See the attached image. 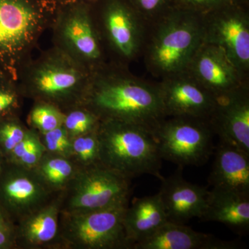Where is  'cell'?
<instances>
[{
    "instance_id": "cell-1",
    "label": "cell",
    "mask_w": 249,
    "mask_h": 249,
    "mask_svg": "<svg viewBox=\"0 0 249 249\" xmlns=\"http://www.w3.org/2000/svg\"><path fill=\"white\" fill-rule=\"evenodd\" d=\"M93 112L101 121L116 120L155 129L165 119L158 84L134 77L98 80L89 96Z\"/></svg>"
},
{
    "instance_id": "cell-2",
    "label": "cell",
    "mask_w": 249,
    "mask_h": 249,
    "mask_svg": "<svg viewBox=\"0 0 249 249\" xmlns=\"http://www.w3.org/2000/svg\"><path fill=\"white\" fill-rule=\"evenodd\" d=\"M100 162L129 178L150 175L161 179L158 142L151 129L116 120H100L96 129Z\"/></svg>"
},
{
    "instance_id": "cell-3",
    "label": "cell",
    "mask_w": 249,
    "mask_h": 249,
    "mask_svg": "<svg viewBox=\"0 0 249 249\" xmlns=\"http://www.w3.org/2000/svg\"><path fill=\"white\" fill-rule=\"evenodd\" d=\"M147 45V66L156 76H170L186 70L204 40L202 15L173 7L155 19Z\"/></svg>"
},
{
    "instance_id": "cell-4",
    "label": "cell",
    "mask_w": 249,
    "mask_h": 249,
    "mask_svg": "<svg viewBox=\"0 0 249 249\" xmlns=\"http://www.w3.org/2000/svg\"><path fill=\"white\" fill-rule=\"evenodd\" d=\"M170 117H165L155 131L162 160L183 168L206 163L213 150L214 132L208 121L186 116Z\"/></svg>"
},
{
    "instance_id": "cell-5",
    "label": "cell",
    "mask_w": 249,
    "mask_h": 249,
    "mask_svg": "<svg viewBox=\"0 0 249 249\" xmlns=\"http://www.w3.org/2000/svg\"><path fill=\"white\" fill-rule=\"evenodd\" d=\"M127 204L97 211L66 213L62 237L85 249H131L124 225Z\"/></svg>"
},
{
    "instance_id": "cell-6",
    "label": "cell",
    "mask_w": 249,
    "mask_h": 249,
    "mask_svg": "<svg viewBox=\"0 0 249 249\" xmlns=\"http://www.w3.org/2000/svg\"><path fill=\"white\" fill-rule=\"evenodd\" d=\"M247 6L228 5L202 15L203 42L222 49L245 78L249 70V15Z\"/></svg>"
},
{
    "instance_id": "cell-7",
    "label": "cell",
    "mask_w": 249,
    "mask_h": 249,
    "mask_svg": "<svg viewBox=\"0 0 249 249\" xmlns=\"http://www.w3.org/2000/svg\"><path fill=\"white\" fill-rule=\"evenodd\" d=\"M67 213H83L127 204L129 178L99 164L82 168L71 178Z\"/></svg>"
},
{
    "instance_id": "cell-8",
    "label": "cell",
    "mask_w": 249,
    "mask_h": 249,
    "mask_svg": "<svg viewBox=\"0 0 249 249\" xmlns=\"http://www.w3.org/2000/svg\"><path fill=\"white\" fill-rule=\"evenodd\" d=\"M50 0H0V71L13 60L35 34Z\"/></svg>"
},
{
    "instance_id": "cell-9",
    "label": "cell",
    "mask_w": 249,
    "mask_h": 249,
    "mask_svg": "<svg viewBox=\"0 0 249 249\" xmlns=\"http://www.w3.org/2000/svg\"><path fill=\"white\" fill-rule=\"evenodd\" d=\"M158 87L165 117L186 116L209 120L216 97L186 70L164 77Z\"/></svg>"
},
{
    "instance_id": "cell-10",
    "label": "cell",
    "mask_w": 249,
    "mask_h": 249,
    "mask_svg": "<svg viewBox=\"0 0 249 249\" xmlns=\"http://www.w3.org/2000/svg\"><path fill=\"white\" fill-rule=\"evenodd\" d=\"M186 71L216 98L247 85L225 53L217 46L203 42Z\"/></svg>"
},
{
    "instance_id": "cell-11",
    "label": "cell",
    "mask_w": 249,
    "mask_h": 249,
    "mask_svg": "<svg viewBox=\"0 0 249 249\" xmlns=\"http://www.w3.org/2000/svg\"><path fill=\"white\" fill-rule=\"evenodd\" d=\"M208 122L220 142L249 155V93L248 85L216 98Z\"/></svg>"
},
{
    "instance_id": "cell-12",
    "label": "cell",
    "mask_w": 249,
    "mask_h": 249,
    "mask_svg": "<svg viewBox=\"0 0 249 249\" xmlns=\"http://www.w3.org/2000/svg\"><path fill=\"white\" fill-rule=\"evenodd\" d=\"M183 167L168 178H161L159 195L168 222L185 224L194 217L201 219L206 210L209 191L204 187L186 181Z\"/></svg>"
},
{
    "instance_id": "cell-13",
    "label": "cell",
    "mask_w": 249,
    "mask_h": 249,
    "mask_svg": "<svg viewBox=\"0 0 249 249\" xmlns=\"http://www.w3.org/2000/svg\"><path fill=\"white\" fill-rule=\"evenodd\" d=\"M103 15L111 43L123 56L138 53L143 37V19L127 0H103Z\"/></svg>"
},
{
    "instance_id": "cell-14",
    "label": "cell",
    "mask_w": 249,
    "mask_h": 249,
    "mask_svg": "<svg viewBox=\"0 0 249 249\" xmlns=\"http://www.w3.org/2000/svg\"><path fill=\"white\" fill-rule=\"evenodd\" d=\"M16 165L3 183L2 194L11 209L24 218L46 205L51 189L34 168Z\"/></svg>"
},
{
    "instance_id": "cell-15",
    "label": "cell",
    "mask_w": 249,
    "mask_h": 249,
    "mask_svg": "<svg viewBox=\"0 0 249 249\" xmlns=\"http://www.w3.org/2000/svg\"><path fill=\"white\" fill-rule=\"evenodd\" d=\"M238 245L196 232L185 224L167 222L151 235L134 244V249H232Z\"/></svg>"
},
{
    "instance_id": "cell-16",
    "label": "cell",
    "mask_w": 249,
    "mask_h": 249,
    "mask_svg": "<svg viewBox=\"0 0 249 249\" xmlns=\"http://www.w3.org/2000/svg\"><path fill=\"white\" fill-rule=\"evenodd\" d=\"M209 183L216 189L249 195V155L220 142L215 152Z\"/></svg>"
},
{
    "instance_id": "cell-17",
    "label": "cell",
    "mask_w": 249,
    "mask_h": 249,
    "mask_svg": "<svg viewBox=\"0 0 249 249\" xmlns=\"http://www.w3.org/2000/svg\"><path fill=\"white\" fill-rule=\"evenodd\" d=\"M201 220L222 223L239 234L249 229V195L213 188Z\"/></svg>"
},
{
    "instance_id": "cell-18",
    "label": "cell",
    "mask_w": 249,
    "mask_h": 249,
    "mask_svg": "<svg viewBox=\"0 0 249 249\" xmlns=\"http://www.w3.org/2000/svg\"><path fill=\"white\" fill-rule=\"evenodd\" d=\"M168 222L159 193L136 199L127 207L124 225L131 249Z\"/></svg>"
},
{
    "instance_id": "cell-19",
    "label": "cell",
    "mask_w": 249,
    "mask_h": 249,
    "mask_svg": "<svg viewBox=\"0 0 249 249\" xmlns=\"http://www.w3.org/2000/svg\"><path fill=\"white\" fill-rule=\"evenodd\" d=\"M64 34L67 40L85 58L95 60L101 56L97 37L90 19L87 2L68 3Z\"/></svg>"
},
{
    "instance_id": "cell-20",
    "label": "cell",
    "mask_w": 249,
    "mask_h": 249,
    "mask_svg": "<svg viewBox=\"0 0 249 249\" xmlns=\"http://www.w3.org/2000/svg\"><path fill=\"white\" fill-rule=\"evenodd\" d=\"M58 205L51 204L22 218L18 231L23 247L36 248L53 242L58 235Z\"/></svg>"
},
{
    "instance_id": "cell-21",
    "label": "cell",
    "mask_w": 249,
    "mask_h": 249,
    "mask_svg": "<svg viewBox=\"0 0 249 249\" xmlns=\"http://www.w3.org/2000/svg\"><path fill=\"white\" fill-rule=\"evenodd\" d=\"M79 74L74 69L62 65H49L42 67L34 78L36 89L49 98L64 97L78 85Z\"/></svg>"
},
{
    "instance_id": "cell-22",
    "label": "cell",
    "mask_w": 249,
    "mask_h": 249,
    "mask_svg": "<svg viewBox=\"0 0 249 249\" xmlns=\"http://www.w3.org/2000/svg\"><path fill=\"white\" fill-rule=\"evenodd\" d=\"M34 169L50 189L62 188L76 173L74 165L69 158L53 154L48 156L45 154Z\"/></svg>"
},
{
    "instance_id": "cell-23",
    "label": "cell",
    "mask_w": 249,
    "mask_h": 249,
    "mask_svg": "<svg viewBox=\"0 0 249 249\" xmlns=\"http://www.w3.org/2000/svg\"><path fill=\"white\" fill-rule=\"evenodd\" d=\"M72 156L83 168L101 163L96 130L71 139Z\"/></svg>"
},
{
    "instance_id": "cell-24",
    "label": "cell",
    "mask_w": 249,
    "mask_h": 249,
    "mask_svg": "<svg viewBox=\"0 0 249 249\" xmlns=\"http://www.w3.org/2000/svg\"><path fill=\"white\" fill-rule=\"evenodd\" d=\"M100 119L91 111L76 110L65 116L63 127L71 139L97 129Z\"/></svg>"
},
{
    "instance_id": "cell-25",
    "label": "cell",
    "mask_w": 249,
    "mask_h": 249,
    "mask_svg": "<svg viewBox=\"0 0 249 249\" xmlns=\"http://www.w3.org/2000/svg\"><path fill=\"white\" fill-rule=\"evenodd\" d=\"M65 116L56 107L49 104H41L31 111L30 121L42 134L63 125Z\"/></svg>"
},
{
    "instance_id": "cell-26",
    "label": "cell",
    "mask_w": 249,
    "mask_h": 249,
    "mask_svg": "<svg viewBox=\"0 0 249 249\" xmlns=\"http://www.w3.org/2000/svg\"><path fill=\"white\" fill-rule=\"evenodd\" d=\"M43 135V144L49 153L69 159L72 157L71 139L63 125L46 132Z\"/></svg>"
},
{
    "instance_id": "cell-27",
    "label": "cell",
    "mask_w": 249,
    "mask_h": 249,
    "mask_svg": "<svg viewBox=\"0 0 249 249\" xmlns=\"http://www.w3.org/2000/svg\"><path fill=\"white\" fill-rule=\"evenodd\" d=\"M146 22L158 18L167 10L173 7L175 0H127Z\"/></svg>"
},
{
    "instance_id": "cell-28",
    "label": "cell",
    "mask_w": 249,
    "mask_h": 249,
    "mask_svg": "<svg viewBox=\"0 0 249 249\" xmlns=\"http://www.w3.org/2000/svg\"><path fill=\"white\" fill-rule=\"evenodd\" d=\"M247 1L248 0H175L173 6L204 15L222 6L247 4Z\"/></svg>"
},
{
    "instance_id": "cell-29",
    "label": "cell",
    "mask_w": 249,
    "mask_h": 249,
    "mask_svg": "<svg viewBox=\"0 0 249 249\" xmlns=\"http://www.w3.org/2000/svg\"><path fill=\"white\" fill-rule=\"evenodd\" d=\"M27 130L17 122L6 121L0 124V143L5 151L11 153L27 134Z\"/></svg>"
},
{
    "instance_id": "cell-30",
    "label": "cell",
    "mask_w": 249,
    "mask_h": 249,
    "mask_svg": "<svg viewBox=\"0 0 249 249\" xmlns=\"http://www.w3.org/2000/svg\"><path fill=\"white\" fill-rule=\"evenodd\" d=\"M4 73L0 71V116L12 109L18 103L17 95L5 81Z\"/></svg>"
},
{
    "instance_id": "cell-31",
    "label": "cell",
    "mask_w": 249,
    "mask_h": 249,
    "mask_svg": "<svg viewBox=\"0 0 249 249\" xmlns=\"http://www.w3.org/2000/svg\"><path fill=\"white\" fill-rule=\"evenodd\" d=\"M46 151L47 150L44 144L40 140L37 141L16 163L26 168H34L45 155Z\"/></svg>"
},
{
    "instance_id": "cell-32",
    "label": "cell",
    "mask_w": 249,
    "mask_h": 249,
    "mask_svg": "<svg viewBox=\"0 0 249 249\" xmlns=\"http://www.w3.org/2000/svg\"><path fill=\"white\" fill-rule=\"evenodd\" d=\"M8 241H9V236L7 232L5 231L0 225V248L6 245L8 243Z\"/></svg>"
},
{
    "instance_id": "cell-33",
    "label": "cell",
    "mask_w": 249,
    "mask_h": 249,
    "mask_svg": "<svg viewBox=\"0 0 249 249\" xmlns=\"http://www.w3.org/2000/svg\"><path fill=\"white\" fill-rule=\"evenodd\" d=\"M52 2H60L61 4H68V3L75 2H87L91 3L92 1H96L97 0H50Z\"/></svg>"
},
{
    "instance_id": "cell-34",
    "label": "cell",
    "mask_w": 249,
    "mask_h": 249,
    "mask_svg": "<svg viewBox=\"0 0 249 249\" xmlns=\"http://www.w3.org/2000/svg\"><path fill=\"white\" fill-rule=\"evenodd\" d=\"M1 214H0V225H1Z\"/></svg>"
}]
</instances>
